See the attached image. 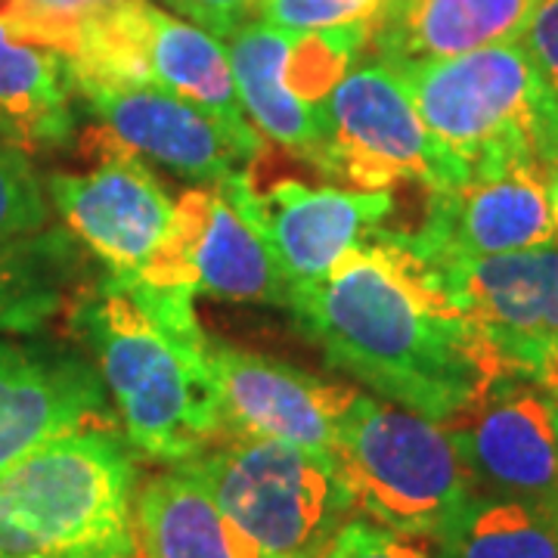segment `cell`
Wrapping results in <instances>:
<instances>
[{
  "instance_id": "obj_1",
  "label": "cell",
  "mask_w": 558,
  "mask_h": 558,
  "mask_svg": "<svg viewBox=\"0 0 558 558\" xmlns=\"http://www.w3.org/2000/svg\"><path fill=\"white\" fill-rule=\"evenodd\" d=\"M286 304L329 366L432 422L459 416L502 379L475 326L440 301L388 230H373Z\"/></svg>"
},
{
  "instance_id": "obj_2",
  "label": "cell",
  "mask_w": 558,
  "mask_h": 558,
  "mask_svg": "<svg viewBox=\"0 0 558 558\" xmlns=\"http://www.w3.org/2000/svg\"><path fill=\"white\" fill-rule=\"evenodd\" d=\"M193 299L137 274H106L75 307V329L97 354L128 444L171 465L196 459L220 438L211 336Z\"/></svg>"
},
{
  "instance_id": "obj_3",
  "label": "cell",
  "mask_w": 558,
  "mask_h": 558,
  "mask_svg": "<svg viewBox=\"0 0 558 558\" xmlns=\"http://www.w3.org/2000/svg\"><path fill=\"white\" fill-rule=\"evenodd\" d=\"M0 556L137 558L134 459L116 428H78L0 472Z\"/></svg>"
},
{
  "instance_id": "obj_4",
  "label": "cell",
  "mask_w": 558,
  "mask_h": 558,
  "mask_svg": "<svg viewBox=\"0 0 558 558\" xmlns=\"http://www.w3.org/2000/svg\"><path fill=\"white\" fill-rule=\"evenodd\" d=\"M398 72L418 119L465 178L512 168L549 174L558 165V97L519 40Z\"/></svg>"
},
{
  "instance_id": "obj_5",
  "label": "cell",
  "mask_w": 558,
  "mask_h": 558,
  "mask_svg": "<svg viewBox=\"0 0 558 558\" xmlns=\"http://www.w3.org/2000/svg\"><path fill=\"white\" fill-rule=\"evenodd\" d=\"M332 465L354 512L400 537L435 539L475 497L440 422L360 391L336 422Z\"/></svg>"
},
{
  "instance_id": "obj_6",
  "label": "cell",
  "mask_w": 558,
  "mask_h": 558,
  "mask_svg": "<svg viewBox=\"0 0 558 558\" xmlns=\"http://www.w3.org/2000/svg\"><path fill=\"white\" fill-rule=\"evenodd\" d=\"M180 465L258 558H319L354 512L336 465L292 444L227 438Z\"/></svg>"
},
{
  "instance_id": "obj_7",
  "label": "cell",
  "mask_w": 558,
  "mask_h": 558,
  "mask_svg": "<svg viewBox=\"0 0 558 558\" xmlns=\"http://www.w3.org/2000/svg\"><path fill=\"white\" fill-rule=\"evenodd\" d=\"M62 65L72 87H159L233 128H255L242 112L227 47L149 0L109 3L81 32Z\"/></svg>"
},
{
  "instance_id": "obj_8",
  "label": "cell",
  "mask_w": 558,
  "mask_h": 558,
  "mask_svg": "<svg viewBox=\"0 0 558 558\" xmlns=\"http://www.w3.org/2000/svg\"><path fill=\"white\" fill-rule=\"evenodd\" d=\"M447 307L475 326L502 376L558 388V242L457 264H418Z\"/></svg>"
},
{
  "instance_id": "obj_9",
  "label": "cell",
  "mask_w": 558,
  "mask_h": 558,
  "mask_svg": "<svg viewBox=\"0 0 558 558\" xmlns=\"http://www.w3.org/2000/svg\"><path fill=\"white\" fill-rule=\"evenodd\" d=\"M329 140L317 168L369 193L398 180H418L425 190L465 180L459 165L425 121L398 69L381 60H357L326 97Z\"/></svg>"
},
{
  "instance_id": "obj_10",
  "label": "cell",
  "mask_w": 558,
  "mask_h": 558,
  "mask_svg": "<svg viewBox=\"0 0 558 558\" xmlns=\"http://www.w3.org/2000/svg\"><path fill=\"white\" fill-rule=\"evenodd\" d=\"M215 190L264 240L289 292L326 277L395 208L388 190L369 193L279 180L260 193L248 171L220 178Z\"/></svg>"
},
{
  "instance_id": "obj_11",
  "label": "cell",
  "mask_w": 558,
  "mask_h": 558,
  "mask_svg": "<svg viewBox=\"0 0 558 558\" xmlns=\"http://www.w3.org/2000/svg\"><path fill=\"white\" fill-rule=\"evenodd\" d=\"M440 425L475 494L556 509L558 428L553 400L539 385L502 376Z\"/></svg>"
},
{
  "instance_id": "obj_12",
  "label": "cell",
  "mask_w": 558,
  "mask_h": 558,
  "mask_svg": "<svg viewBox=\"0 0 558 558\" xmlns=\"http://www.w3.org/2000/svg\"><path fill=\"white\" fill-rule=\"evenodd\" d=\"M395 242L418 264L481 260L558 242L546 174L512 168L432 186L422 223L413 233H395Z\"/></svg>"
},
{
  "instance_id": "obj_13",
  "label": "cell",
  "mask_w": 558,
  "mask_h": 558,
  "mask_svg": "<svg viewBox=\"0 0 558 558\" xmlns=\"http://www.w3.org/2000/svg\"><path fill=\"white\" fill-rule=\"evenodd\" d=\"M97 168L87 174H53L50 199L75 233L116 277L140 274L174 215V202L137 153L121 146L106 128L90 140Z\"/></svg>"
},
{
  "instance_id": "obj_14",
  "label": "cell",
  "mask_w": 558,
  "mask_h": 558,
  "mask_svg": "<svg viewBox=\"0 0 558 558\" xmlns=\"http://www.w3.org/2000/svg\"><path fill=\"white\" fill-rule=\"evenodd\" d=\"M140 279L190 295L286 304L289 289L258 233L218 190H186Z\"/></svg>"
},
{
  "instance_id": "obj_15",
  "label": "cell",
  "mask_w": 558,
  "mask_h": 558,
  "mask_svg": "<svg viewBox=\"0 0 558 558\" xmlns=\"http://www.w3.org/2000/svg\"><path fill=\"white\" fill-rule=\"evenodd\" d=\"M220 438L292 444L332 462L336 422L354 388H339L289 363L260 357L211 339Z\"/></svg>"
},
{
  "instance_id": "obj_16",
  "label": "cell",
  "mask_w": 558,
  "mask_h": 558,
  "mask_svg": "<svg viewBox=\"0 0 558 558\" xmlns=\"http://www.w3.org/2000/svg\"><path fill=\"white\" fill-rule=\"evenodd\" d=\"M75 90L94 106L102 128L121 146L186 178L218 183L227 174L245 171L242 165L258 159L264 149L255 128H233L215 112L159 87L84 84Z\"/></svg>"
},
{
  "instance_id": "obj_17",
  "label": "cell",
  "mask_w": 558,
  "mask_h": 558,
  "mask_svg": "<svg viewBox=\"0 0 558 558\" xmlns=\"http://www.w3.org/2000/svg\"><path fill=\"white\" fill-rule=\"evenodd\" d=\"M102 385L72 351L0 339V472L60 435L116 428Z\"/></svg>"
},
{
  "instance_id": "obj_18",
  "label": "cell",
  "mask_w": 558,
  "mask_h": 558,
  "mask_svg": "<svg viewBox=\"0 0 558 558\" xmlns=\"http://www.w3.org/2000/svg\"><path fill=\"white\" fill-rule=\"evenodd\" d=\"M537 0H385L369 47L388 65L450 60L519 40Z\"/></svg>"
},
{
  "instance_id": "obj_19",
  "label": "cell",
  "mask_w": 558,
  "mask_h": 558,
  "mask_svg": "<svg viewBox=\"0 0 558 558\" xmlns=\"http://www.w3.org/2000/svg\"><path fill=\"white\" fill-rule=\"evenodd\" d=\"M289 40V32H279L267 22H245L230 35L227 57L242 112L252 119L255 131L317 165L329 140V121L326 109L301 102L282 78Z\"/></svg>"
},
{
  "instance_id": "obj_20",
  "label": "cell",
  "mask_w": 558,
  "mask_h": 558,
  "mask_svg": "<svg viewBox=\"0 0 558 558\" xmlns=\"http://www.w3.org/2000/svg\"><path fill=\"white\" fill-rule=\"evenodd\" d=\"M134 539L140 558H258L186 465L153 475L140 487Z\"/></svg>"
},
{
  "instance_id": "obj_21",
  "label": "cell",
  "mask_w": 558,
  "mask_h": 558,
  "mask_svg": "<svg viewBox=\"0 0 558 558\" xmlns=\"http://www.w3.org/2000/svg\"><path fill=\"white\" fill-rule=\"evenodd\" d=\"M0 134L22 146H60L72 137L69 75L62 60L0 22Z\"/></svg>"
},
{
  "instance_id": "obj_22",
  "label": "cell",
  "mask_w": 558,
  "mask_h": 558,
  "mask_svg": "<svg viewBox=\"0 0 558 558\" xmlns=\"http://www.w3.org/2000/svg\"><path fill=\"white\" fill-rule=\"evenodd\" d=\"M75 260L60 230L0 240V332L28 336L57 317Z\"/></svg>"
},
{
  "instance_id": "obj_23",
  "label": "cell",
  "mask_w": 558,
  "mask_h": 558,
  "mask_svg": "<svg viewBox=\"0 0 558 558\" xmlns=\"http://www.w3.org/2000/svg\"><path fill=\"white\" fill-rule=\"evenodd\" d=\"M435 543V558H558L556 509L475 494Z\"/></svg>"
},
{
  "instance_id": "obj_24",
  "label": "cell",
  "mask_w": 558,
  "mask_h": 558,
  "mask_svg": "<svg viewBox=\"0 0 558 558\" xmlns=\"http://www.w3.org/2000/svg\"><path fill=\"white\" fill-rule=\"evenodd\" d=\"M116 0H0V22L38 47L69 57L81 32Z\"/></svg>"
},
{
  "instance_id": "obj_25",
  "label": "cell",
  "mask_w": 558,
  "mask_h": 558,
  "mask_svg": "<svg viewBox=\"0 0 558 558\" xmlns=\"http://www.w3.org/2000/svg\"><path fill=\"white\" fill-rule=\"evenodd\" d=\"M385 0H255L260 22L289 35L376 25Z\"/></svg>"
},
{
  "instance_id": "obj_26",
  "label": "cell",
  "mask_w": 558,
  "mask_h": 558,
  "mask_svg": "<svg viewBox=\"0 0 558 558\" xmlns=\"http://www.w3.org/2000/svg\"><path fill=\"white\" fill-rule=\"evenodd\" d=\"M47 218V199L32 165L16 143L0 140V240L40 233Z\"/></svg>"
},
{
  "instance_id": "obj_27",
  "label": "cell",
  "mask_w": 558,
  "mask_h": 558,
  "mask_svg": "<svg viewBox=\"0 0 558 558\" xmlns=\"http://www.w3.org/2000/svg\"><path fill=\"white\" fill-rule=\"evenodd\" d=\"M319 558H432L407 537L369 519H348Z\"/></svg>"
},
{
  "instance_id": "obj_28",
  "label": "cell",
  "mask_w": 558,
  "mask_h": 558,
  "mask_svg": "<svg viewBox=\"0 0 558 558\" xmlns=\"http://www.w3.org/2000/svg\"><path fill=\"white\" fill-rule=\"evenodd\" d=\"M519 44L534 62L539 78L558 97V0H537L531 20L521 28Z\"/></svg>"
},
{
  "instance_id": "obj_29",
  "label": "cell",
  "mask_w": 558,
  "mask_h": 558,
  "mask_svg": "<svg viewBox=\"0 0 558 558\" xmlns=\"http://www.w3.org/2000/svg\"><path fill=\"white\" fill-rule=\"evenodd\" d=\"M168 7H174L180 16L211 38H230L245 25L248 13H255V0H168Z\"/></svg>"
},
{
  "instance_id": "obj_30",
  "label": "cell",
  "mask_w": 558,
  "mask_h": 558,
  "mask_svg": "<svg viewBox=\"0 0 558 558\" xmlns=\"http://www.w3.org/2000/svg\"><path fill=\"white\" fill-rule=\"evenodd\" d=\"M546 202H549V215H553V227H556L558 240V165L546 174Z\"/></svg>"
},
{
  "instance_id": "obj_31",
  "label": "cell",
  "mask_w": 558,
  "mask_h": 558,
  "mask_svg": "<svg viewBox=\"0 0 558 558\" xmlns=\"http://www.w3.org/2000/svg\"><path fill=\"white\" fill-rule=\"evenodd\" d=\"M549 395V400H553V413H556V428H558V388L556 391H546Z\"/></svg>"
},
{
  "instance_id": "obj_32",
  "label": "cell",
  "mask_w": 558,
  "mask_h": 558,
  "mask_svg": "<svg viewBox=\"0 0 558 558\" xmlns=\"http://www.w3.org/2000/svg\"><path fill=\"white\" fill-rule=\"evenodd\" d=\"M556 515H558V499H556Z\"/></svg>"
},
{
  "instance_id": "obj_33",
  "label": "cell",
  "mask_w": 558,
  "mask_h": 558,
  "mask_svg": "<svg viewBox=\"0 0 558 558\" xmlns=\"http://www.w3.org/2000/svg\"><path fill=\"white\" fill-rule=\"evenodd\" d=\"M0 558H10V556H0Z\"/></svg>"
}]
</instances>
